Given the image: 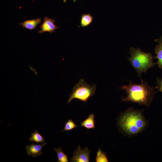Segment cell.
Returning <instances> with one entry per match:
<instances>
[{
    "mask_svg": "<svg viewBox=\"0 0 162 162\" xmlns=\"http://www.w3.org/2000/svg\"><path fill=\"white\" fill-rule=\"evenodd\" d=\"M139 84L129 81L127 85H123L120 88L125 91L127 95L122 98L124 101L130 102L140 105L148 106L152 101L156 92L154 88L149 85L146 81L141 78Z\"/></svg>",
    "mask_w": 162,
    "mask_h": 162,
    "instance_id": "6da1fadb",
    "label": "cell"
},
{
    "mask_svg": "<svg viewBox=\"0 0 162 162\" xmlns=\"http://www.w3.org/2000/svg\"><path fill=\"white\" fill-rule=\"evenodd\" d=\"M118 124L125 133L134 135L142 131L145 128L146 123L140 111L130 109L121 116Z\"/></svg>",
    "mask_w": 162,
    "mask_h": 162,
    "instance_id": "7a4b0ae2",
    "label": "cell"
},
{
    "mask_svg": "<svg viewBox=\"0 0 162 162\" xmlns=\"http://www.w3.org/2000/svg\"><path fill=\"white\" fill-rule=\"evenodd\" d=\"M129 52L131 56L128 58V60L140 77L142 73L147 72L157 64L153 62L155 58L150 53L145 52L139 48L131 47Z\"/></svg>",
    "mask_w": 162,
    "mask_h": 162,
    "instance_id": "3957f363",
    "label": "cell"
},
{
    "mask_svg": "<svg viewBox=\"0 0 162 162\" xmlns=\"http://www.w3.org/2000/svg\"><path fill=\"white\" fill-rule=\"evenodd\" d=\"M96 86L95 84L90 85L88 84L83 79H80L79 82L75 84L69 99L67 102L68 104L74 99L86 103L95 93Z\"/></svg>",
    "mask_w": 162,
    "mask_h": 162,
    "instance_id": "277c9868",
    "label": "cell"
},
{
    "mask_svg": "<svg viewBox=\"0 0 162 162\" xmlns=\"http://www.w3.org/2000/svg\"><path fill=\"white\" fill-rule=\"evenodd\" d=\"M91 151L87 147L82 149L80 146L74 151L73 155L70 160L72 162H89Z\"/></svg>",
    "mask_w": 162,
    "mask_h": 162,
    "instance_id": "5b68a950",
    "label": "cell"
},
{
    "mask_svg": "<svg viewBox=\"0 0 162 162\" xmlns=\"http://www.w3.org/2000/svg\"><path fill=\"white\" fill-rule=\"evenodd\" d=\"M56 21L55 20L49 18L47 16L44 17V22L40 26V29L38 32L43 33L46 32H48L50 33H53L55 30L60 28L55 24Z\"/></svg>",
    "mask_w": 162,
    "mask_h": 162,
    "instance_id": "8992f818",
    "label": "cell"
},
{
    "mask_svg": "<svg viewBox=\"0 0 162 162\" xmlns=\"http://www.w3.org/2000/svg\"><path fill=\"white\" fill-rule=\"evenodd\" d=\"M46 144V142L42 144H34L32 143L30 145L26 146L25 149L27 154L28 156H32L33 158L42 155V148Z\"/></svg>",
    "mask_w": 162,
    "mask_h": 162,
    "instance_id": "52a82bcc",
    "label": "cell"
},
{
    "mask_svg": "<svg viewBox=\"0 0 162 162\" xmlns=\"http://www.w3.org/2000/svg\"><path fill=\"white\" fill-rule=\"evenodd\" d=\"M155 41L158 44L155 48V52L156 56L154 57L158 59L157 64L158 68L162 69V36L159 39H156Z\"/></svg>",
    "mask_w": 162,
    "mask_h": 162,
    "instance_id": "ba28073f",
    "label": "cell"
},
{
    "mask_svg": "<svg viewBox=\"0 0 162 162\" xmlns=\"http://www.w3.org/2000/svg\"><path fill=\"white\" fill-rule=\"evenodd\" d=\"M41 19L37 18L32 20H26L23 22L19 23L23 28H25L30 30L36 28L37 26L41 22Z\"/></svg>",
    "mask_w": 162,
    "mask_h": 162,
    "instance_id": "9c48e42d",
    "label": "cell"
},
{
    "mask_svg": "<svg viewBox=\"0 0 162 162\" xmlns=\"http://www.w3.org/2000/svg\"><path fill=\"white\" fill-rule=\"evenodd\" d=\"M95 115L93 113L89 115L86 119L82 121L80 123L81 126L86 128L88 130L90 129H94Z\"/></svg>",
    "mask_w": 162,
    "mask_h": 162,
    "instance_id": "30bf717a",
    "label": "cell"
},
{
    "mask_svg": "<svg viewBox=\"0 0 162 162\" xmlns=\"http://www.w3.org/2000/svg\"><path fill=\"white\" fill-rule=\"evenodd\" d=\"M93 17L90 14H84L81 16L80 19V26L82 27H86L92 22Z\"/></svg>",
    "mask_w": 162,
    "mask_h": 162,
    "instance_id": "8fae6325",
    "label": "cell"
},
{
    "mask_svg": "<svg viewBox=\"0 0 162 162\" xmlns=\"http://www.w3.org/2000/svg\"><path fill=\"white\" fill-rule=\"evenodd\" d=\"M31 136L29 138V140L31 142L37 143H43L45 142V139L37 130L31 133Z\"/></svg>",
    "mask_w": 162,
    "mask_h": 162,
    "instance_id": "7c38bea8",
    "label": "cell"
},
{
    "mask_svg": "<svg viewBox=\"0 0 162 162\" xmlns=\"http://www.w3.org/2000/svg\"><path fill=\"white\" fill-rule=\"evenodd\" d=\"M54 150L56 152L57 158V162H68V158L67 155L62 151L61 147H58L57 148H54Z\"/></svg>",
    "mask_w": 162,
    "mask_h": 162,
    "instance_id": "4fadbf2b",
    "label": "cell"
},
{
    "mask_svg": "<svg viewBox=\"0 0 162 162\" xmlns=\"http://www.w3.org/2000/svg\"><path fill=\"white\" fill-rule=\"evenodd\" d=\"M96 162H108V160L106 154L99 148L96 153Z\"/></svg>",
    "mask_w": 162,
    "mask_h": 162,
    "instance_id": "5bb4252c",
    "label": "cell"
},
{
    "mask_svg": "<svg viewBox=\"0 0 162 162\" xmlns=\"http://www.w3.org/2000/svg\"><path fill=\"white\" fill-rule=\"evenodd\" d=\"M77 127V125L71 119L68 120L65 123L64 129L62 131H68L71 130Z\"/></svg>",
    "mask_w": 162,
    "mask_h": 162,
    "instance_id": "9a60e30c",
    "label": "cell"
},
{
    "mask_svg": "<svg viewBox=\"0 0 162 162\" xmlns=\"http://www.w3.org/2000/svg\"><path fill=\"white\" fill-rule=\"evenodd\" d=\"M156 83L157 85L155 88L162 92V78H158Z\"/></svg>",
    "mask_w": 162,
    "mask_h": 162,
    "instance_id": "2e32d148",
    "label": "cell"
},
{
    "mask_svg": "<svg viewBox=\"0 0 162 162\" xmlns=\"http://www.w3.org/2000/svg\"><path fill=\"white\" fill-rule=\"evenodd\" d=\"M67 0H63V2L64 3H65L66 1H67Z\"/></svg>",
    "mask_w": 162,
    "mask_h": 162,
    "instance_id": "e0dca14e",
    "label": "cell"
},
{
    "mask_svg": "<svg viewBox=\"0 0 162 162\" xmlns=\"http://www.w3.org/2000/svg\"><path fill=\"white\" fill-rule=\"evenodd\" d=\"M76 0H73V1L74 2H76Z\"/></svg>",
    "mask_w": 162,
    "mask_h": 162,
    "instance_id": "ac0fdd59",
    "label": "cell"
}]
</instances>
